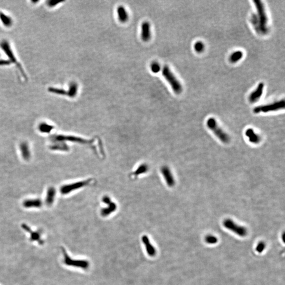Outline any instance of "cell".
Masks as SVG:
<instances>
[{
    "mask_svg": "<svg viewBox=\"0 0 285 285\" xmlns=\"http://www.w3.org/2000/svg\"><path fill=\"white\" fill-rule=\"evenodd\" d=\"M162 75L167 80V82L170 84L172 89L177 94H179L182 92V86L179 81L177 80L174 75L171 71L169 67L167 66H165L162 70Z\"/></svg>",
    "mask_w": 285,
    "mask_h": 285,
    "instance_id": "cell-1",
    "label": "cell"
},
{
    "mask_svg": "<svg viewBox=\"0 0 285 285\" xmlns=\"http://www.w3.org/2000/svg\"><path fill=\"white\" fill-rule=\"evenodd\" d=\"M255 4V6L257 8V12H258V17L257 20H258V22L259 24V28L260 31L262 32H266L267 30V25L268 22V18L267 17L266 10L264 8V4L262 1L259 0H255L253 1Z\"/></svg>",
    "mask_w": 285,
    "mask_h": 285,
    "instance_id": "cell-2",
    "label": "cell"
},
{
    "mask_svg": "<svg viewBox=\"0 0 285 285\" xmlns=\"http://www.w3.org/2000/svg\"><path fill=\"white\" fill-rule=\"evenodd\" d=\"M0 47L1 48V49L3 50V51L5 53V54H7L8 58L9 59V60L11 62V63L16 64L17 68L20 71V73H21L22 77L26 80L27 77L26 73H24V71L22 68L21 65L17 61V58L14 56L12 49L9 43L7 40H2L0 43Z\"/></svg>",
    "mask_w": 285,
    "mask_h": 285,
    "instance_id": "cell-3",
    "label": "cell"
},
{
    "mask_svg": "<svg viewBox=\"0 0 285 285\" xmlns=\"http://www.w3.org/2000/svg\"><path fill=\"white\" fill-rule=\"evenodd\" d=\"M207 127L214 133L215 136L224 143H228L230 141V137L228 135L224 132L217 124V121L214 118H210L207 122Z\"/></svg>",
    "mask_w": 285,
    "mask_h": 285,
    "instance_id": "cell-4",
    "label": "cell"
},
{
    "mask_svg": "<svg viewBox=\"0 0 285 285\" xmlns=\"http://www.w3.org/2000/svg\"><path fill=\"white\" fill-rule=\"evenodd\" d=\"M62 251L64 254V262L67 266H73L77 268L87 269L89 267V262L85 260H75L71 259L69 256L66 249L64 248H62Z\"/></svg>",
    "mask_w": 285,
    "mask_h": 285,
    "instance_id": "cell-5",
    "label": "cell"
},
{
    "mask_svg": "<svg viewBox=\"0 0 285 285\" xmlns=\"http://www.w3.org/2000/svg\"><path fill=\"white\" fill-rule=\"evenodd\" d=\"M284 108H285V101L284 100H282L277 102H275L273 104L256 107L253 109V112L255 114H258L260 113H268L270 111L283 109H284Z\"/></svg>",
    "mask_w": 285,
    "mask_h": 285,
    "instance_id": "cell-6",
    "label": "cell"
},
{
    "mask_svg": "<svg viewBox=\"0 0 285 285\" xmlns=\"http://www.w3.org/2000/svg\"><path fill=\"white\" fill-rule=\"evenodd\" d=\"M224 226L229 230L236 233L238 236L244 237L247 234V230L244 226H241L230 219H226L223 222Z\"/></svg>",
    "mask_w": 285,
    "mask_h": 285,
    "instance_id": "cell-7",
    "label": "cell"
},
{
    "mask_svg": "<svg viewBox=\"0 0 285 285\" xmlns=\"http://www.w3.org/2000/svg\"><path fill=\"white\" fill-rule=\"evenodd\" d=\"M89 181H85L79 182L68 184V185H64L60 188V191L62 194H67L68 193H70L72 191H75V190L79 189L83 186L86 185L87 184L89 183Z\"/></svg>",
    "mask_w": 285,
    "mask_h": 285,
    "instance_id": "cell-8",
    "label": "cell"
},
{
    "mask_svg": "<svg viewBox=\"0 0 285 285\" xmlns=\"http://www.w3.org/2000/svg\"><path fill=\"white\" fill-rule=\"evenodd\" d=\"M51 141H56V142H62L63 141H73V142H78L80 143H87L88 141L84 140V139H81L79 137H77L72 136H64L62 135H56L54 136H52L51 137Z\"/></svg>",
    "mask_w": 285,
    "mask_h": 285,
    "instance_id": "cell-9",
    "label": "cell"
},
{
    "mask_svg": "<svg viewBox=\"0 0 285 285\" xmlns=\"http://www.w3.org/2000/svg\"><path fill=\"white\" fill-rule=\"evenodd\" d=\"M22 228L25 231L28 232L30 234V240L31 241H37L39 244L43 245L44 241L41 239V235L39 231H33L25 223L22 224Z\"/></svg>",
    "mask_w": 285,
    "mask_h": 285,
    "instance_id": "cell-10",
    "label": "cell"
},
{
    "mask_svg": "<svg viewBox=\"0 0 285 285\" xmlns=\"http://www.w3.org/2000/svg\"><path fill=\"white\" fill-rule=\"evenodd\" d=\"M264 83H261L259 84L256 90L249 96V99L250 103H254L261 98L264 92Z\"/></svg>",
    "mask_w": 285,
    "mask_h": 285,
    "instance_id": "cell-11",
    "label": "cell"
},
{
    "mask_svg": "<svg viewBox=\"0 0 285 285\" xmlns=\"http://www.w3.org/2000/svg\"><path fill=\"white\" fill-rule=\"evenodd\" d=\"M161 172L169 186L173 187L174 186L175 184L174 179L170 169L167 166H163L161 169Z\"/></svg>",
    "mask_w": 285,
    "mask_h": 285,
    "instance_id": "cell-12",
    "label": "cell"
},
{
    "mask_svg": "<svg viewBox=\"0 0 285 285\" xmlns=\"http://www.w3.org/2000/svg\"><path fill=\"white\" fill-rule=\"evenodd\" d=\"M141 38L144 41H148L151 39V26L147 22H145L141 24Z\"/></svg>",
    "mask_w": 285,
    "mask_h": 285,
    "instance_id": "cell-13",
    "label": "cell"
},
{
    "mask_svg": "<svg viewBox=\"0 0 285 285\" xmlns=\"http://www.w3.org/2000/svg\"><path fill=\"white\" fill-rule=\"evenodd\" d=\"M103 201H104L105 203L108 204L109 205L108 207L103 209L101 210V213L102 215L104 217H106L110 215L112 212H114L117 209V206L114 203L111 202L110 199L107 197L104 198Z\"/></svg>",
    "mask_w": 285,
    "mask_h": 285,
    "instance_id": "cell-14",
    "label": "cell"
},
{
    "mask_svg": "<svg viewBox=\"0 0 285 285\" xmlns=\"http://www.w3.org/2000/svg\"><path fill=\"white\" fill-rule=\"evenodd\" d=\"M141 239L144 245L145 246L147 254L151 257H154V256H155L156 253L155 248L151 243L148 237L146 235H144L142 237Z\"/></svg>",
    "mask_w": 285,
    "mask_h": 285,
    "instance_id": "cell-15",
    "label": "cell"
},
{
    "mask_svg": "<svg viewBox=\"0 0 285 285\" xmlns=\"http://www.w3.org/2000/svg\"><path fill=\"white\" fill-rule=\"evenodd\" d=\"M245 135L248 137L249 141L253 144H258L261 141V137L256 134L251 128H249L245 131Z\"/></svg>",
    "mask_w": 285,
    "mask_h": 285,
    "instance_id": "cell-16",
    "label": "cell"
},
{
    "mask_svg": "<svg viewBox=\"0 0 285 285\" xmlns=\"http://www.w3.org/2000/svg\"><path fill=\"white\" fill-rule=\"evenodd\" d=\"M42 205V202L39 199L26 200L23 203V205L24 207L26 208H32V207L39 208L41 207Z\"/></svg>",
    "mask_w": 285,
    "mask_h": 285,
    "instance_id": "cell-17",
    "label": "cell"
},
{
    "mask_svg": "<svg viewBox=\"0 0 285 285\" xmlns=\"http://www.w3.org/2000/svg\"><path fill=\"white\" fill-rule=\"evenodd\" d=\"M56 193V189H54L53 187H50L48 189L45 199V203L48 206H51L54 202Z\"/></svg>",
    "mask_w": 285,
    "mask_h": 285,
    "instance_id": "cell-18",
    "label": "cell"
},
{
    "mask_svg": "<svg viewBox=\"0 0 285 285\" xmlns=\"http://www.w3.org/2000/svg\"><path fill=\"white\" fill-rule=\"evenodd\" d=\"M20 150L21 152L22 156L24 160H29L30 158V152L29 150L28 144L26 142H22L20 144Z\"/></svg>",
    "mask_w": 285,
    "mask_h": 285,
    "instance_id": "cell-19",
    "label": "cell"
},
{
    "mask_svg": "<svg viewBox=\"0 0 285 285\" xmlns=\"http://www.w3.org/2000/svg\"><path fill=\"white\" fill-rule=\"evenodd\" d=\"M118 19L122 23H125L128 20V15L125 7L123 6H119L117 8Z\"/></svg>",
    "mask_w": 285,
    "mask_h": 285,
    "instance_id": "cell-20",
    "label": "cell"
},
{
    "mask_svg": "<svg viewBox=\"0 0 285 285\" xmlns=\"http://www.w3.org/2000/svg\"><path fill=\"white\" fill-rule=\"evenodd\" d=\"M0 20L5 27L9 28L12 26L13 24L12 18L2 12H0Z\"/></svg>",
    "mask_w": 285,
    "mask_h": 285,
    "instance_id": "cell-21",
    "label": "cell"
},
{
    "mask_svg": "<svg viewBox=\"0 0 285 285\" xmlns=\"http://www.w3.org/2000/svg\"><path fill=\"white\" fill-rule=\"evenodd\" d=\"M50 149L53 151H67L69 150V147L64 143L59 142L54 143L50 146Z\"/></svg>",
    "mask_w": 285,
    "mask_h": 285,
    "instance_id": "cell-22",
    "label": "cell"
},
{
    "mask_svg": "<svg viewBox=\"0 0 285 285\" xmlns=\"http://www.w3.org/2000/svg\"><path fill=\"white\" fill-rule=\"evenodd\" d=\"M78 92V85L77 83L72 82L69 86L68 91L67 92V95L70 98H73L76 96Z\"/></svg>",
    "mask_w": 285,
    "mask_h": 285,
    "instance_id": "cell-23",
    "label": "cell"
},
{
    "mask_svg": "<svg viewBox=\"0 0 285 285\" xmlns=\"http://www.w3.org/2000/svg\"><path fill=\"white\" fill-rule=\"evenodd\" d=\"M243 57V52L241 51H237L236 52H233L231 54V56L229 58V60L232 63H236L237 62L240 60Z\"/></svg>",
    "mask_w": 285,
    "mask_h": 285,
    "instance_id": "cell-24",
    "label": "cell"
},
{
    "mask_svg": "<svg viewBox=\"0 0 285 285\" xmlns=\"http://www.w3.org/2000/svg\"><path fill=\"white\" fill-rule=\"evenodd\" d=\"M40 132L43 133H49L53 128L54 126L52 125H49L46 123H42L40 124L38 127Z\"/></svg>",
    "mask_w": 285,
    "mask_h": 285,
    "instance_id": "cell-25",
    "label": "cell"
},
{
    "mask_svg": "<svg viewBox=\"0 0 285 285\" xmlns=\"http://www.w3.org/2000/svg\"><path fill=\"white\" fill-rule=\"evenodd\" d=\"M48 92L52 94L59 95H67V92L63 89L57 88L49 87L48 88Z\"/></svg>",
    "mask_w": 285,
    "mask_h": 285,
    "instance_id": "cell-26",
    "label": "cell"
},
{
    "mask_svg": "<svg viewBox=\"0 0 285 285\" xmlns=\"http://www.w3.org/2000/svg\"><path fill=\"white\" fill-rule=\"evenodd\" d=\"M194 48L196 50V52L201 53L204 49V45L203 43L202 42L198 41L194 44Z\"/></svg>",
    "mask_w": 285,
    "mask_h": 285,
    "instance_id": "cell-27",
    "label": "cell"
},
{
    "mask_svg": "<svg viewBox=\"0 0 285 285\" xmlns=\"http://www.w3.org/2000/svg\"><path fill=\"white\" fill-rule=\"evenodd\" d=\"M205 242L208 244H215L218 242V238L215 236L207 235L205 239Z\"/></svg>",
    "mask_w": 285,
    "mask_h": 285,
    "instance_id": "cell-28",
    "label": "cell"
},
{
    "mask_svg": "<svg viewBox=\"0 0 285 285\" xmlns=\"http://www.w3.org/2000/svg\"><path fill=\"white\" fill-rule=\"evenodd\" d=\"M151 69L153 73H157L160 71V66L157 62H153L151 64Z\"/></svg>",
    "mask_w": 285,
    "mask_h": 285,
    "instance_id": "cell-29",
    "label": "cell"
},
{
    "mask_svg": "<svg viewBox=\"0 0 285 285\" xmlns=\"http://www.w3.org/2000/svg\"><path fill=\"white\" fill-rule=\"evenodd\" d=\"M147 170V167L146 166V165H141L135 172V175H139L140 174H142L143 173L146 172Z\"/></svg>",
    "mask_w": 285,
    "mask_h": 285,
    "instance_id": "cell-30",
    "label": "cell"
},
{
    "mask_svg": "<svg viewBox=\"0 0 285 285\" xmlns=\"http://www.w3.org/2000/svg\"><path fill=\"white\" fill-rule=\"evenodd\" d=\"M265 247H266L265 243H264V242H260L258 244L257 247H256V250H257V252L261 253L264 250Z\"/></svg>",
    "mask_w": 285,
    "mask_h": 285,
    "instance_id": "cell-31",
    "label": "cell"
},
{
    "mask_svg": "<svg viewBox=\"0 0 285 285\" xmlns=\"http://www.w3.org/2000/svg\"><path fill=\"white\" fill-rule=\"evenodd\" d=\"M60 2H58V1H55L51 0V1H47V4L49 7H53L56 6V5L58 4V3Z\"/></svg>",
    "mask_w": 285,
    "mask_h": 285,
    "instance_id": "cell-32",
    "label": "cell"
},
{
    "mask_svg": "<svg viewBox=\"0 0 285 285\" xmlns=\"http://www.w3.org/2000/svg\"><path fill=\"white\" fill-rule=\"evenodd\" d=\"M11 64L9 60H0V66H9Z\"/></svg>",
    "mask_w": 285,
    "mask_h": 285,
    "instance_id": "cell-33",
    "label": "cell"
}]
</instances>
